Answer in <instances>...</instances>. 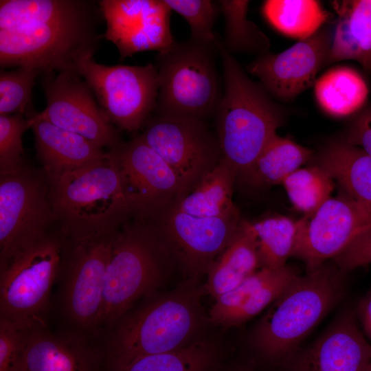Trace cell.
Instances as JSON below:
<instances>
[{"label":"cell","mask_w":371,"mask_h":371,"mask_svg":"<svg viewBox=\"0 0 371 371\" xmlns=\"http://www.w3.org/2000/svg\"><path fill=\"white\" fill-rule=\"evenodd\" d=\"M98 4L106 25L103 36L115 45L122 59L147 50L160 52L175 43L171 10L164 0H102Z\"/></svg>","instance_id":"18"},{"label":"cell","mask_w":371,"mask_h":371,"mask_svg":"<svg viewBox=\"0 0 371 371\" xmlns=\"http://www.w3.org/2000/svg\"><path fill=\"white\" fill-rule=\"evenodd\" d=\"M222 41L189 38L158 52L159 88L155 114L207 120L214 116L222 91L216 67Z\"/></svg>","instance_id":"7"},{"label":"cell","mask_w":371,"mask_h":371,"mask_svg":"<svg viewBox=\"0 0 371 371\" xmlns=\"http://www.w3.org/2000/svg\"><path fill=\"white\" fill-rule=\"evenodd\" d=\"M298 275L288 265L276 269L271 276L232 315L226 326L241 324L258 315L271 304Z\"/></svg>","instance_id":"34"},{"label":"cell","mask_w":371,"mask_h":371,"mask_svg":"<svg viewBox=\"0 0 371 371\" xmlns=\"http://www.w3.org/2000/svg\"><path fill=\"white\" fill-rule=\"evenodd\" d=\"M237 180L234 169L225 160L221 162L173 208L198 217H218L238 212L232 200Z\"/></svg>","instance_id":"26"},{"label":"cell","mask_w":371,"mask_h":371,"mask_svg":"<svg viewBox=\"0 0 371 371\" xmlns=\"http://www.w3.org/2000/svg\"><path fill=\"white\" fill-rule=\"evenodd\" d=\"M341 138L362 149L371 157V104L367 103L349 117Z\"/></svg>","instance_id":"40"},{"label":"cell","mask_w":371,"mask_h":371,"mask_svg":"<svg viewBox=\"0 0 371 371\" xmlns=\"http://www.w3.org/2000/svg\"><path fill=\"white\" fill-rule=\"evenodd\" d=\"M257 243L260 267L278 269L292 256L300 226V219L272 216L251 223Z\"/></svg>","instance_id":"29"},{"label":"cell","mask_w":371,"mask_h":371,"mask_svg":"<svg viewBox=\"0 0 371 371\" xmlns=\"http://www.w3.org/2000/svg\"><path fill=\"white\" fill-rule=\"evenodd\" d=\"M78 74L117 128L135 133L155 110L159 88L155 65L106 66L90 58L78 65Z\"/></svg>","instance_id":"9"},{"label":"cell","mask_w":371,"mask_h":371,"mask_svg":"<svg viewBox=\"0 0 371 371\" xmlns=\"http://www.w3.org/2000/svg\"><path fill=\"white\" fill-rule=\"evenodd\" d=\"M217 352L206 341H193L171 352L141 357L117 371H212Z\"/></svg>","instance_id":"31"},{"label":"cell","mask_w":371,"mask_h":371,"mask_svg":"<svg viewBox=\"0 0 371 371\" xmlns=\"http://www.w3.org/2000/svg\"><path fill=\"white\" fill-rule=\"evenodd\" d=\"M84 335L52 333L47 326L28 329L16 371H98L101 352Z\"/></svg>","instance_id":"20"},{"label":"cell","mask_w":371,"mask_h":371,"mask_svg":"<svg viewBox=\"0 0 371 371\" xmlns=\"http://www.w3.org/2000/svg\"><path fill=\"white\" fill-rule=\"evenodd\" d=\"M355 314L371 344V289L358 302Z\"/></svg>","instance_id":"41"},{"label":"cell","mask_w":371,"mask_h":371,"mask_svg":"<svg viewBox=\"0 0 371 371\" xmlns=\"http://www.w3.org/2000/svg\"><path fill=\"white\" fill-rule=\"evenodd\" d=\"M102 20L93 1L1 0V67L79 75L100 46Z\"/></svg>","instance_id":"1"},{"label":"cell","mask_w":371,"mask_h":371,"mask_svg":"<svg viewBox=\"0 0 371 371\" xmlns=\"http://www.w3.org/2000/svg\"><path fill=\"white\" fill-rule=\"evenodd\" d=\"M314 90L319 108L335 118H349L368 103L369 89L365 79L346 65L326 71L317 78Z\"/></svg>","instance_id":"25"},{"label":"cell","mask_w":371,"mask_h":371,"mask_svg":"<svg viewBox=\"0 0 371 371\" xmlns=\"http://www.w3.org/2000/svg\"><path fill=\"white\" fill-rule=\"evenodd\" d=\"M27 118L35 139L36 156L49 180L106 158L109 153L85 137L36 117Z\"/></svg>","instance_id":"21"},{"label":"cell","mask_w":371,"mask_h":371,"mask_svg":"<svg viewBox=\"0 0 371 371\" xmlns=\"http://www.w3.org/2000/svg\"><path fill=\"white\" fill-rule=\"evenodd\" d=\"M42 74L37 69L19 67L0 71V115L26 113L36 77Z\"/></svg>","instance_id":"33"},{"label":"cell","mask_w":371,"mask_h":371,"mask_svg":"<svg viewBox=\"0 0 371 371\" xmlns=\"http://www.w3.org/2000/svg\"><path fill=\"white\" fill-rule=\"evenodd\" d=\"M45 108L36 117L78 134L111 150L122 142L119 131L95 100L89 85L78 74H43Z\"/></svg>","instance_id":"14"},{"label":"cell","mask_w":371,"mask_h":371,"mask_svg":"<svg viewBox=\"0 0 371 371\" xmlns=\"http://www.w3.org/2000/svg\"><path fill=\"white\" fill-rule=\"evenodd\" d=\"M282 184L293 206L306 217L312 216L330 198L334 188L333 178L315 166L299 168Z\"/></svg>","instance_id":"32"},{"label":"cell","mask_w":371,"mask_h":371,"mask_svg":"<svg viewBox=\"0 0 371 371\" xmlns=\"http://www.w3.org/2000/svg\"><path fill=\"white\" fill-rule=\"evenodd\" d=\"M218 3L225 19L223 45L229 53H245L259 56L269 52V38L247 18L249 1L220 0Z\"/></svg>","instance_id":"30"},{"label":"cell","mask_w":371,"mask_h":371,"mask_svg":"<svg viewBox=\"0 0 371 371\" xmlns=\"http://www.w3.org/2000/svg\"><path fill=\"white\" fill-rule=\"evenodd\" d=\"M140 136L176 172L186 195L222 159L216 134L206 120L155 114Z\"/></svg>","instance_id":"11"},{"label":"cell","mask_w":371,"mask_h":371,"mask_svg":"<svg viewBox=\"0 0 371 371\" xmlns=\"http://www.w3.org/2000/svg\"><path fill=\"white\" fill-rule=\"evenodd\" d=\"M203 291L189 284L167 293L154 292L125 313L108 330L110 334L102 352L107 371L189 345L201 321Z\"/></svg>","instance_id":"4"},{"label":"cell","mask_w":371,"mask_h":371,"mask_svg":"<svg viewBox=\"0 0 371 371\" xmlns=\"http://www.w3.org/2000/svg\"><path fill=\"white\" fill-rule=\"evenodd\" d=\"M122 172L135 217L170 209L186 195L176 172L139 135L109 150Z\"/></svg>","instance_id":"15"},{"label":"cell","mask_w":371,"mask_h":371,"mask_svg":"<svg viewBox=\"0 0 371 371\" xmlns=\"http://www.w3.org/2000/svg\"><path fill=\"white\" fill-rule=\"evenodd\" d=\"M275 269L261 268L236 287L216 297L209 312V321L226 326L232 315L271 276Z\"/></svg>","instance_id":"36"},{"label":"cell","mask_w":371,"mask_h":371,"mask_svg":"<svg viewBox=\"0 0 371 371\" xmlns=\"http://www.w3.org/2000/svg\"><path fill=\"white\" fill-rule=\"evenodd\" d=\"M69 242L59 232L0 260V317L26 328L47 326L49 299Z\"/></svg>","instance_id":"8"},{"label":"cell","mask_w":371,"mask_h":371,"mask_svg":"<svg viewBox=\"0 0 371 371\" xmlns=\"http://www.w3.org/2000/svg\"><path fill=\"white\" fill-rule=\"evenodd\" d=\"M113 233L69 241L60 274V304L65 318L82 334L97 331Z\"/></svg>","instance_id":"12"},{"label":"cell","mask_w":371,"mask_h":371,"mask_svg":"<svg viewBox=\"0 0 371 371\" xmlns=\"http://www.w3.org/2000/svg\"><path fill=\"white\" fill-rule=\"evenodd\" d=\"M55 217L43 170L0 173V260L51 232Z\"/></svg>","instance_id":"10"},{"label":"cell","mask_w":371,"mask_h":371,"mask_svg":"<svg viewBox=\"0 0 371 371\" xmlns=\"http://www.w3.org/2000/svg\"><path fill=\"white\" fill-rule=\"evenodd\" d=\"M370 226L371 208L342 192L328 199L312 216L300 219L292 256L302 260L307 271L315 269L335 258Z\"/></svg>","instance_id":"16"},{"label":"cell","mask_w":371,"mask_h":371,"mask_svg":"<svg viewBox=\"0 0 371 371\" xmlns=\"http://www.w3.org/2000/svg\"><path fill=\"white\" fill-rule=\"evenodd\" d=\"M333 38L330 28L322 27L282 52L257 56L247 71L273 99L292 101L314 86L318 72L328 66Z\"/></svg>","instance_id":"17"},{"label":"cell","mask_w":371,"mask_h":371,"mask_svg":"<svg viewBox=\"0 0 371 371\" xmlns=\"http://www.w3.org/2000/svg\"><path fill=\"white\" fill-rule=\"evenodd\" d=\"M330 3L337 20L327 65L352 60L371 73V0Z\"/></svg>","instance_id":"22"},{"label":"cell","mask_w":371,"mask_h":371,"mask_svg":"<svg viewBox=\"0 0 371 371\" xmlns=\"http://www.w3.org/2000/svg\"><path fill=\"white\" fill-rule=\"evenodd\" d=\"M333 260L342 273L371 264V226L359 233Z\"/></svg>","instance_id":"39"},{"label":"cell","mask_w":371,"mask_h":371,"mask_svg":"<svg viewBox=\"0 0 371 371\" xmlns=\"http://www.w3.org/2000/svg\"><path fill=\"white\" fill-rule=\"evenodd\" d=\"M49 181L59 232L70 242L110 234L134 216L119 165L112 154Z\"/></svg>","instance_id":"3"},{"label":"cell","mask_w":371,"mask_h":371,"mask_svg":"<svg viewBox=\"0 0 371 371\" xmlns=\"http://www.w3.org/2000/svg\"><path fill=\"white\" fill-rule=\"evenodd\" d=\"M262 12L273 28L299 40L313 35L331 17L315 0H267Z\"/></svg>","instance_id":"28"},{"label":"cell","mask_w":371,"mask_h":371,"mask_svg":"<svg viewBox=\"0 0 371 371\" xmlns=\"http://www.w3.org/2000/svg\"><path fill=\"white\" fill-rule=\"evenodd\" d=\"M223 90L214 116L222 159L245 182L286 112L263 87L251 80L223 46L220 48Z\"/></svg>","instance_id":"2"},{"label":"cell","mask_w":371,"mask_h":371,"mask_svg":"<svg viewBox=\"0 0 371 371\" xmlns=\"http://www.w3.org/2000/svg\"><path fill=\"white\" fill-rule=\"evenodd\" d=\"M28 329L0 317V371L17 370Z\"/></svg>","instance_id":"38"},{"label":"cell","mask_w":371,"mask_h":371,"mask_svg":"<svg viewBox=\"0 0 371 371\" xmlns=\"http://www.w3.org/2000/svg\"><path fill=\"white\" fill-rule=\"evenodd\" d=\"M260 267L251 222L241 220L236 234L210 265L205 286L214 299L242 283Z\"/></svg>","instance_id":"24"},{"label":"cell","mask_w":371,"mask_h":371,"mask_svg":"<svg viewBox=\"0 0 371 371\" xmlns=\"http://www.w3.org/2000/svg\"><path fill=\"white\" fill-rule=\"evenodd\" d=\"M343 273L335 265L324 264L298 275L260 322L254 335L259 351L271 360L290 358L341 297Z\"/></svg>","instance_id":"6"},{"label":"cell","mask_w":371,"mask_h":371,"mask_svg":"<svg viewBox=\"0 0 371 371\" xmlns=\"http://www.w3.org/2000/svg\"><path fill=\"white\" fill-rule=\"evenodd\" d=\"M315 153L276 133L262 151L245 183L255 187L282 184L287 177L311 161Z\"/></svg>","instance_id":"27"},{"label":"cell","mask_w":371,"mask_h":371,"mask_svg":"<svg viewBox=\"0 0 371 371\" xmlns=\"http://www.w3.org/2000/svg\"><path fill=\"white\" fill-rule=\"evenodd\" d=\"M29 128L23 114L0 115V173L16 170L25 164L22 137Z\"/></svg>","instance_id":"37"},{"label":"cell","mask_w":371,"mask_h":371,"mask_svg":"<svg viewBox=\"0 0 371 371\" xmlns=\"http://www.w3.org/2000/svg\"><path fill=\"white\" fill-rule=\"evenodd\" d=\"M173 260L153 226L133 216L113 233L97 332L110 329L135 302L156 291Z\"/></svg>","instance_id":"5"},{"label":"cell","mask_w":371,"mask_h":371,"mask_svg":"<svg viewBox=\"0 0 371 371\" xmlns=\"http://www.w3.org/2000/svg\"><path fill=\"white\" fill-rule=\"evenodd\" d=\"M293 371H371V344L345 311L293 363Z\"/></svg>","instance_id":"19"},{"label":"cell","mask_w":371,"mask_h":371,"mask_svg":"<svg viewBox=\"0 0 371 371\" xmlns=\"http://www.w3.org/2000/svg\"><path fill=\"white\" fill-rule=\"evenodd\" d=\"M311 160L335 179L346 194L371 208V157L362 149L341 137L324 145Z\"/></svg>","instance_id":"23"},{"label":"cell","mask_w":371,"mask_h":371,"mask_svg":"<svg viewBox=\"0 0 371 371\" xmlns=\"http://www.w3.org/2000/svg\"><path fill=\"white\" fill-rule=\"evenodd\" d=\"M170 8L180 14L190 29V38L201 41H214L218 36L213 27L221 12L218 1L164 0Z\"/></svg>","instance_id":"35"},{"label":"cell","mask_w":371,"mask_h":371,"mask_svg":"<svg viewBox=\"0 0 371 371\" xmlns=\"http://www.w3.org/2000/svg\"><path fill=\"white\" fill-rule=\"evenodd\" d=\"M150 223L183 270L192 278L207 273L234 238L239 211L218 217H198L173 207L142 218Z\"/></svg>","instance_id":"13"}]
</instances>
